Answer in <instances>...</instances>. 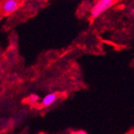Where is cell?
Segmentation results:
<instances>
[{
    "label": "cell",
    "instance_id": "obj_4",
    "mask_svg": "<svg viewBox=\"0 0 134 134\" xmlns=\"http://www.w3.org/2000/svg\"><path fill=\"white\" fill-rule=\"evenodd\" d=\"M76 134H88V133H87L86 132L83 131V130H80V131L76 132Z\"/></svg>",
    "mask_w": 134,
    "mask_h": 134
},
{
    "label": "cell",
    "instance_id": "obj_1",
    "mask_svg": "<svg viewBox=\"0 0 134 134\" xmlns=\"http://www.w3.org/2000/svg\"><path fill=\"white\" fill-rule=\"evenodd\" d=\"M116 2V0H99L92 9V12H91L92 17L93 19L99 17L108 9L110 8Z\"/></svg>",
    "mask_w": 134,
    "mask_h": 134
},
{
    "label": "cell",
    "instance_id": "obj_2",
    "mask_svg": "<svg viewBox=\"0 0 134 134\" xmlns=\"http://www.w3.org/2000/svg\"><path fill=\"white\" fill-rule=\"evenodd\" d=\"M19 7V2L17 0H7L3 5V12L6 14H11L15 12Z\"/></svg>",
    "mask_w": 134,
    "mask_h": 134
},
{
    "label": "cell",
    "instance_id": "obj_3",
    "mask_svg": "<svg viewBox=\"0 0 134 134\" xmlns=\"http://www.w3.org/2000/svg\"><path fill=\"white\" fill-rule=\"evenodd\" d=\"M57 99V94L56 93H49L47 94L46 96L43 97V99L42 100V104L44 107H47V106H50L51 104H52L55 100Z\"/></svg>",
    "mask_w": 134,
    "mask_h": 134
}]
</instances>
